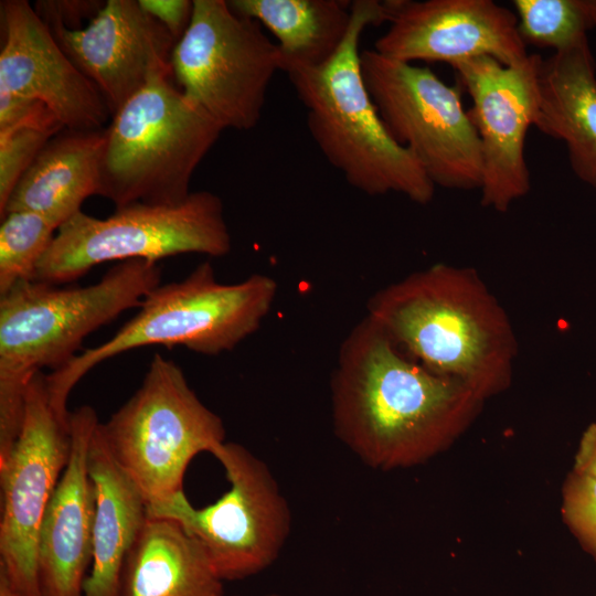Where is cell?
<instances>
[{"instance_id":"1","label":"cell","mask_w":596,"mask_h":596,"mask_svg":"<svg viewBox=\"0 0 596 596\" xmlns=\"http://www.w3.org/2000/svg\"><path fill=\"white\" fill-rule=\"evenodd\" d=\"M330 390L337 437L382 471L416 467L449 449L486 402L405 355L368 316L342 341Z\"/></svg>"},{"instance_id":"2","label":"cell","mask_w":596,"mask_h":596,"mask_svg":"<svg viewBox=\"0 0 596 596\" xmlns=\"http://www.w3.org/2000/svg\"><path fill=\"white\" fill-rule=\"evenodd\" d=\"M366 309L405 355L483 401L510 387L515 334L475 270L435 264L377 290Z\"/></svg>"},{"instance_id":"3","label":"cell","mask_w":596,"mask_h":596,"mask_svg":"<svg viewBox=\"0 0 596 596\" xmlns=\"http://www.w3.org/2000/svg\"><path fill=\"white\" fill-rule=\"evenodd\" d=\"M160 284L158 263L131 259L88 286L33 280L0 296V462L19 436L32 376L43 368L53 372L66 365L87 336L139 307Z\"/></svg>"},{"instance_id":"4","label":"cell","mask_w":596,"mask_h":596,"mask_svg":"<svg viewBox=\"0 0 596 596\" xmlns=\"http://www.w3.org/2000/svg\"><path fill=\"white\" fill-rule=\"evenodd\" d=\"M351 13L348 34L327 63L285 73L306 109L311 138L352 188L371 196L398 193L427 204L436 187L386 130L362 72L361 36L370 25L389 22L387 0H355Z\"/></svg>"},{"instance_id":"5","label":"cell","mask_w":596,"mask_h":596,"mask_svg":"<svg viewBox=\"0 0 596 596\" xmlns=\"http://www.w3.org/2000/svg\"><path fill=\"white\" fill-rule=\"evenodd\" d=\"M277 289L274 278L263 274L234 284L220 283L210 262L198 265L181 280L158 285L111 338L81 351L46 375L51 406L68 425L67 401L77 383L98 364L138 348L182 345L203 355L234 350L259 329Z\"/></svg>"},{"instance_id":"6","label":"cell","mask_w":596,"mask_h":596,"mask_svg":"<svg viewBox=\"0 0 596 596\" xmlns=\"http://www.w3.org/2000/svg\"><path fill=\"white\" fill-rule=\"evenodd\" d=\"M155 75L105 127L99 195L116 207L177 204L224 128L170 81Z\"/></svg>"},{"instance_id":"7","label":"cell","mask_w":596,"mask_h":596,"mask_svg":"<svg viewBox=\"0 0 596 596\" xmlns=\"http://www.w3.org/2000/svg\"><path fill=\"white\" fill-rule=\"evenodd\" d=\"M231 248L222 200L207 190L193 191L177 204L138 202L104 219L78 212L57 228L35 280L68 284L107 262L158 263L180 254L222 257Z\"/></svg>"},{"instance_id":"8","label":"cell","mask_w":596,"mask_h":596,"mask_svg":"<svg viewBox=\"0 0 596 596\" xmlns=\"http://www.w3.org/2000/svg\"><path fill=\"white\" fill-rule=\"evenodd\" d=\"M99 428L147 504L182 491L191 460L226 441L222 418L199 398L182 369L160 353L138 390Z\"/></svg>"},{"instance_id":"9","label":"cell","mask_w":596,"mask_h":596,"mask_svg":"<svg viewBox=\"0 0 596 596\" xmlns=\"http://www.w3.org/2000/svg\"><path fill=\"white\" fill-rule=\"evenodd\" d=\"M212 455L230 489L195 508L184 491L147 504L149 518L177 521L207 554L223 581L256 575L279 556L291 528L289 504L267 465L241 444L225 441Z\"/></svg>"},{"instance_id":"10","label":"cell","mask_w":596,"mask_h":596,"mask_svg":"<svg viewBox=\"0 0 596 596\" xmlns=\"http://www.w3.org/2000/svg\"><path fill=\"white\" fill-rule=\"evenodd\" d=\"M363 77L391 137L418 161L435 187L480 189L479 136L461 100L429 67L361 52Z\"/></svg>"},{"instance_id":"11","label":"cell","mask_w":596,"mask_h":596,"mask_svg":"<svg viewBox=\"0 0 596 596\" xmlns=\"http://www.w3.org/2000/svg\"><path fill=\"white\" fill-rule=\"evenodd\" d=\"M180 91L224 129L251 130L263 113L280 54L255 20L225 0H193L170 58Z\"/></svg>"},{"instance_id":"12","label":"cell","mask_w":596,"mask_h":596,"mask_svg":"<svg viewBox=\"0 0 596 596\" xmlns=\"http://www.w3.org/2000/svg\"><path fill=\"white\" fill-rule=\"evenodd\" d=\"M70 451V425L52 408L46 375L39 371L25 391L17 441L6 461L0 464V568L23 596H42L39 532Z\"/></svg>"},{"instance_id":"13","label":"cell","mask_w":596,"mask_h":596,"mask_svg":"<svg viewBox=\"0 0 596 596\" xmlns=\"http://www.w3.org/2000/svg\"><path fill=\"white\" fill-rule=\"evenodd\" d=\"M542 60L529 54L503 65L481 56L451 65L472 100L467 111L481 145L483 207L503 213L531 190L524 147L538 109Z\"/></svg>"},{"instance_id":"14","label":"cell","mask_w":596,"mask_h":596,"mask_svg":"<svg viewBox=\"0 0 596 596\" xmlns=\"http://www.w3.org/2000/svg\"><path fill=\"white\" fill-rule=\"evenodd\" d=\"M387 31L377 53L413 63L458 62L490 56L513 65L529 53L514 12L492 0H387Z\"/></svg>"},{"instance_id":"15","label":"cell","mask_w":596,"mask_h":596,"mask_svg":"<svg viewBox=\"0 0 596 596\" xmlns=\"http://www.w3.org/2000/svg\"><path fill=\"white\" fill-rule=\"evenodd\" d=\"M76 67L98 88L113 116L157 74L172 75L178 42L138 0H107L79 30L44 22Z\"/></svg>"},{"instance_id":"16","label":"cell","mask_w":596,"mask_h":596,"mask_svg":"<svg viewBox=\"0 0 596 596\" xmlns=\"http://www.w3.org/2000/svg\"><path fill=\"white\" fill-rule=\"evenodd\" d=\"M0 87L43 103L65 129L98 130L111 118L98 88L76 67L25 0L0 4Z\"/></svg>"},{"instance_id":"17","label":"cell","mask_w":596,"mask_h":596,"mask_svg":"<svg viewBox=\"0 0 596 596\" xmlns=\"http://www.w3.org/2000/svg\"><path fill=\"white\" fill-rule=\"evenodd\" d=\"M99 421L83 405L71 412V451L44 512L38 542L42 596H83L93 557L95 492L88 450Z\"/></svg>"},{"instance_id":"18","label":"cell","mask_w":596,"mask_h":596,"mask_svg":"<svg viewBox=\"0 0 596 596\" xmlns=\"http://www.w3.org/2000/svg\"><path fill=\"white\" fill-rule=\"evenodd\" d=\"M533 127L564 142L573 173L596 190V61L588 36L542 60Z\"/></svg>"},{"instance_id":"19","label":"cell","mask_w":596,"mask_h":596,"mask_svg":"<svg viewBox=\"0 0 596 596\" xmlns=\"http://www.w3.org/2000/svg\"><path fill=\"white\" fill-rule=\"evenodd\" d=\"M105 128L63 129L34 158L13 188L0 217L13 211L42 215L56 230L99 195Z\"/></svg>"},{"instance_id":"20","label":"cell","mask_w":596,"mask_h":596,"mask_svg":"<svg viewBox=\"0 0 596 596\" xmlns=\"http://www.w3.org/2000/svg\"><path fill=\"white\" fill-rule=\"evenodd\" d=\"M99 423L88 450L95 515L93 557L83 596H119L125 562L148 518L147 501L115 459Z\"/></svg>"},{"instance_id":"21","label":"cell","mask_w":596,"mask_h":596,"mask_svg":"<svg viewBox=\"0 0 596 596\" xmlns=\"http://www.w3.org/2000/svg\"><path fill=\"white\" fill-rule=\"evenodd\" d=\"M223 582L177 521L148 517L125 562L119 596H223Z\"/></svg>"},{"instance_id":"22","label":"cell","mask_w":596,"mask_h":596,"mask_svg":"<svg viewBox=\"0 0 596 596\" xmlns=\"http://www.w3.org/2000/svg\"><path fill=\"white\" fill-rule=\"evenodd\" d=\"M234 12L257 21L276 39L283 72L319 66L338 51L351 24V2L339 0H230Z\"/></svg>"},{"instance_id":"23","label":"cell","mask_w":596,"mask_h":596,"mask_svg":"<svg viewBox=\"0 0 596 596\" xmlns=\"http://www.w3.org/2000/svg\"><path fill=\"white\" fill-rule=\"evenodd\" d=\"M524 43L564 49L596 29V0H513Z\"/></svg>"},{"instance_id":"24","label":"cell","mask_w":596,"mask_h":596,"mask_svg":"<svg viewBox=\"0 0 596 596\" xmlns=\"http://www.w3.org/2000/svg\"><path fill=\"white\" fill-rule=\"evenodd\" d=\"M56 231L42 215L30 211H13L1 217L0 296L18 284L35 280L38 265Z\"/></svg>"},{"instance_id":"25","label":"cell","mask_w":596,"mask_h":596,"mask_svg":"<svg viewBox=\"0 0 596 596\" xmlns=\"http://www.w3.org/2000/svg\"><path fill=\"white\" fill-rule=\"evenodd\" d=\"M561 517L579 546L596 562V479L571 470L562 485Z\"/></svg>"},{"instance_id":"26","label":"cell","mask_w":596,"mask_h":596,"mask_svg":"<svg viewBox=\"0 0 596 596\" xmlns=\"http://www.w3.org/2000/svg\"><path fill=\"white\" fill-rule=\"evenodd\" d=\"M60 131L41 126H20L0 132V212L21 175L45 143Z\"/></svg>"},{"instance_id":"27","label":"cell","mask_w":596,"mask_h":596,"mask_svg":"<svg viewBox=\"0 0 596 596\" xmlns=\"http://www.w3.org/2000/svg\"><path fill=\"white\" fill-rule=\"evenodd\" d=\"M20 126L65 129L43 103L15 95L0 87V132Z\"/></svg>"},{"instance_id":"28","label":"cell","mask_w":596,"mask_h":596,"mask_svg":"<svg viewBox=\"0 0 596 596\" xmlns=\"http://www.w3.org/2000/svg\"><path fill=\"white\" fill-rule=\"evenodd\" d=\"M99 0H40L33 6L43 22H56L70 30H79L84 19L89 21L103 8Z\"/></svg>"},{"instance_id":"29","label":"cell","mask_w":596,"mask_h":596,"mask_svg":"<svg viewBox=\"0 0 596 596\" xmlns=\"http://www.w3.org/2000/svg\"><path fill=\"white\" fill-rule=\"evenodd\" d=\"M142 9L161 23L179 41L187 31L192 13L190 0H138Z\"/></svg>"},{"instance_id":"30","label":"cell","mask_w":596,"mask_h":596,"mask_svg":"<svg viewBox=\"0 0 596 596\" xmlns=\"http://www.w3.org/2000/svg\"><path fill=\"white\" fill-rule=\"evenodd\" d=\"M572 470L596 479V422L589 424L583 432Z\"/></svg>"},{"instance_id":"31","label":"cell","mask_w":596,"mask_h":596,"mask_svg":"<svg viewBox=\"0 0 596 596\" xmlns=\"http://www.w3.org/2000/svg\"><path fill=\"white\" fill-rule=\"evenodd\" d=\"M0 596H23L2 568H0Z\"/></svg>"},{"instance_id":"32","label":"cell","mask_w":596,"mask_h":596,"mask_svg":"<svg viewBox=\"0 0 596 596\" xmlns=\"http://www.w3.org/2000/svg\"><path fill=\"white\" fill-rule=\"evenodd\" d=\"M266 596H280L278 594H269V595H266Z\"/></svg>"},{"instance_id":"33","label":"cell","mask_w":596,"mask_h":596,"mask_svg":"<svg viewBox=\"0 0 596 596\" xmlns=\"http://www.w3.org/2000/svg\"><path fill=\"white\" fill-rule=\"evenodd\" d=\"M596 596V595H595Z\"/></svg>"}]
</instances>
